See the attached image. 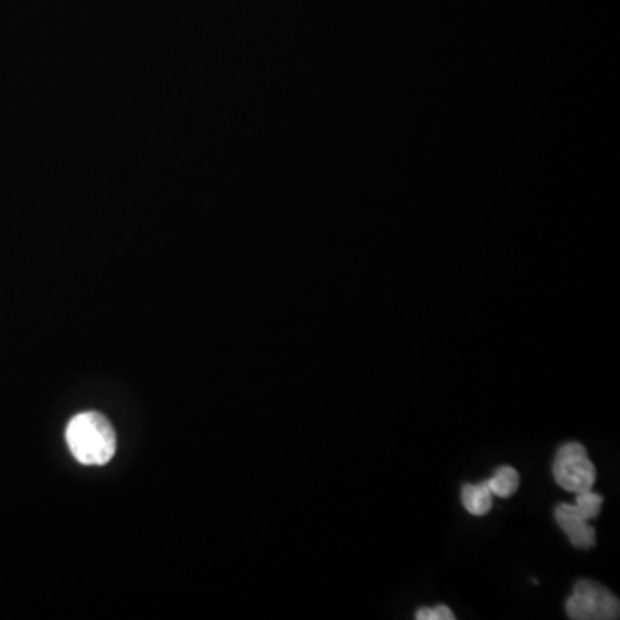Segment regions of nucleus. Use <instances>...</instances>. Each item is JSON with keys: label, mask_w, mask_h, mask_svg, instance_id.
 I'll return each mask as SVG.
<instances>
[{"label": "nucleus", "mask_w": 620, "mask_h": 620, "mask_svg": "<svg viewBox=\"0 0 620 620\" xmlns=\"http://www.w3.org/2000/svg\"><path fill=\"white\" fill-rule=\"evenodd\" d=\"M69 450L80 464L104 465L116 453V431L104 414L83 412L66 429Z\"/></svg>", "instance_id": "f257e3e1"}, {"label": "nucleus", "mask_w": 620, "mask_h": 620, "mask_svg": "<svg viewBox=\"0 0 620 620\" xmlns=\"http://www.w3.org/2000/svg\"><path fill=\"white\" fill-rule=\"evenodd\" d=\"M565 612L572 620L619 619V598L603 584L581 579L565 602Z\"/></svg>", "instance_id": "f03ea898"}, {"label": "nucleus", "mask_w": 620, "mask_h": 620, "mask_svg": "<svg viewBox=\"0 0 620 620\" xmlns=\"http://www.w3.org/2000/svg\"><path fill=\"white\" fill-rule=\"evenodd\" d=\"M552 472L555 483L569 493H581L595 486V465L589 460L586 448L576 441L558 448Z\"/></svg>", "instance_id": "7ed1b4c3"}, {"label": "nucleus", "mask_w": 620, "mask_h": 620, "mask_svg": "<svg viewBox=\"0 0 620 620\" xmlns=\"http://www.w3.org/2000/svg\"><path fill=\"white\" fill-rule=\"evenodd\" d=\"M555 521L564 531L572 546L579 550H589L596 545L595 527L589 526V521L574 503H558L555 509Z\"/></svg>", "instance_id": "20e7f679"}, {"label": "nucleus", "mask_w": 620, "mask_h": 620, "mask_svg": "<svg viewBox=\"0 0 620 620\" xmlns=\"http://www.w3.org/2000/svg\"><path fill=\"white\" fill-rule=\"evenodd\" d=\"M460 498L464 503V509L476 517L490 514V510L493 509V493L486 481L479 484H464Z\"/></svg>", "instance_id": "39448f33"}, {"label": "nucleus", "mask_w": 620, "mask_h": 620, "mask_svg": "<svg viewBox=\"0 0 620 620\" xmlns=\"http://www.w3.org/2000/svg\"><path fill=\"white\" fill-rule=\"evenodd\" d=\"M490 486L491 493L498 498H510L515 491L519 490L521 478L519 472L515 471L510 465H502L496 469L495 474L490 479H486Z\"/></svg>", "instance_id": "423d86ee"}, {"label": "nucleus", "mask_w": 620, "mask_h": 620, "mask_svg": "<svg viewBox=\"0 0 620 620\" xmlns=\"http://www.w3.org/2000/svg\"><path fill=\"white\" fill-rule=\"evenodd\" d=\"M574 505L588 521H591V519H596L600 512H602L603 496L591 490L581 491V493H576V503Z\"/></svg>", "instance_id": "0eeeda50"}, {"label": "nucleus", "mask_w": 620, "mask_h": 620, "mask_svg": "<svg viewBox=\"0 0 620 620\" xmlns=\"http://www.w3.org/2000/svg\"><path fill=\"white\" fill-rule=\"evenodd\" d=\"M417 620H453L452 610L447 605H436V607H422L416 612Z\"/></svg>", "instance_id": "6e6552de"}]
</instances>
